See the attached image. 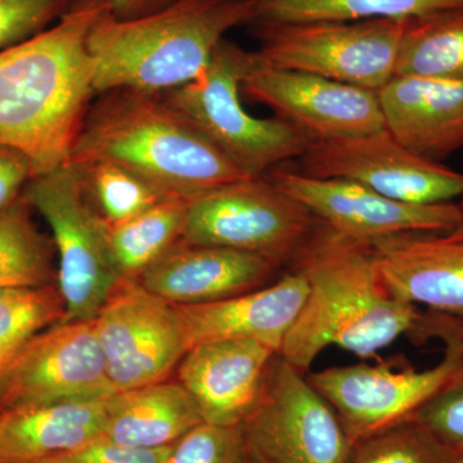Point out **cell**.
Instances as JSON below:
<instances>
[{
    "instance_id": "cell-32",
    "label": "cell",
    "mask_w": 463,
    "mask_h": 463,
    "mask_svg": "<svg viewBox=\"0 0 463 463\" xmlns=\"http://www.w3.org/2000/svg\"><path fill=\"white\" fill-rule=\"evenodd\" d=\"M441 443L463 455V376L439 392L414 417Z\"/></svg>"
},
{
    "instance_id": "cell-20",
    "label": "cell",
    "mask_w": 463,
    "mask_h": 463,
    "mask_svg": "<svg viewBox=\"0 0 463 463\" xmlns=\"http://www.w3.org/2000/svg\"><path fill=\"white\" fill-rule=\"evenodd\" d=\"M385 129L428 160H446L463 148V83L394 76L380 90Z\"/></svg>"
},
{
    "instance_id": "cell-9",
    "label": "cell",
    "mask_w": 463,
    "mask_h": 463,
    "mask_svg": "<svg viewBox=\"0 0 463 463\" xmlns=\"http://www.w3.org/2000/svg\"><path fill=\"white\" fill-rule=\"evenodd\" d=\"M318 222L265 176L188 197L181 242L250 252L288 267Z\"/></svg>"
},
{
    "instance_id": "cell-5",
    "label": "cell",
    "mask_w": 463,
    "mask_h": 463,
    "mask_svg": "<svg viewBox=\"0 0 463 463\" xmlns=\"http://www.w3.org/2000/svg\"><path fill=\"white\" fill-rule=\"evenodd\" d=\"M251 58L223 39L199 76L161 97L246 176H264L298 160L313 141L276 116L259 118L243 108L241 80Z\"/></svg>"
},
{
    "instance_id": "cell-21",
    "label": "cell",
    "mask_w": 463,
    "mask_h": 463,
    "mask_svg": "<svg viewBox=\"0 0 463 463\" xmlns=\"http://www.w3.org/2000/svg\"><path fill=\"white\" fill-rule=\"evenodd\" d=\"M105 407L102 440L120 446L172 447L203 422L190 392L173 379L116 392L106 399Z\"/></svg>"
},
{
    "instance_id": "cell-6",
    "label": "cell",
    "mask_w": 463,
    "mask_h": 463,
    "mask_svg": "<svg viewBox=\"0 0 463 463\" xmlns=\"http://www.w3.org/2000/svg\"><path fill=\"white\" fill-rule=\"evenodd\" d=\"M21 194L50 225L66 321H91L123 277L112 250L111 227L91 201L83 174L66 161L33 176Z\"/></svg>"
},
{
    "instance_id": "cell-18",
    "label": "cell",
    "mask_w": 463,
    "mask_h": 463,
    "mask_svg": "<svg viewBox=\"0 0 463 463\" xmlns=\"http://www.w3.org/2000/svg\"><path fill=\"white\" fill-rule=\"evenodd\" d=\"M373 248L395 298L463 321V234H403L377 241Z\"/></svg>"
},
{
    "instance_id": "cell-30",
    "label": "cell",
    "mask_w": 463,
    "mask_h": 463,
    "mask_svg": "<svg viewBox=\"0 0 463 463\" xmlns=\"http://www.w3.org/2000/svg\"><path fill=\"white\" fill-rule=\"evenodd\" d=\"M241 426L203 422L172 447L167 463H248Z\"/></svg>"
},
{
    "instance_id": "cell-22",
    "label": "cell",
    "mask_w": 463,
    "mask_h": 463,
    "mask_svg": "<svg viewBox=\"0 0 463 463\" xmlns=\"http://www.w3.org/2000/svg\"><path fill=\"white\" fill-rule=\"evenodd\" d=\"M106 399L0 413V463H30L102 440Z\"/></svg>"
},
{
    "instance_id": "cell-23",
    "label": "cell",
    "mask_w": 463,
    "mask_h": 463,
    "mask_svg": "<svg viewBox=\"0 0 463 463\" xmlns=\"http://www.w3.org/2000/svg\"><path fill=\"white\" fill-rule=\"evenodd\" d=\"M394 76L463 83V8L408 18Z\"/></svg>"
},
{
    "instance_id": "cell-14",
    "label": "cell",
    "mask_w": 463,
    "mask_h": 463,
    "mask_svg": "<svg viewBox=\"0 0 463 463\" xmlns=\"http://www.w3.org/2000/svg\"><path fill=\"white\" fill-rule=\"evenodd\" d=\"M241 93L313 142L385 130L376 90L276 69L261 62L257 52L241 80Z\"/></svg>"
},
{
    "instance_id": "cell-10",
    "label": "cell",
    "mask_w": 463,
    "mask_h": 463,
    "mask_svg": "<svg viewBox=\"0 0 463 463\" xmlns=\"http://www.w3.org/2000/svg\"><path fill=\"white\" fill-rule=\"evenodd\" d=\"M304 374L281 355L274 356L258 403L241 425L255 462H350L354 441Z\"/></svg>"
},
{
    "instance_id": "cell-35",
    "label": "cell",
    "mask_w": 463,
    "mask_h": 463,
    "mask_svg": "<svg viewBox=\"0 0 463 463\" xmlns=\"http://www.w3.org/2000/svg\"><path fill=\"white\" fill-rule=\"evenodd\" d=\"M109 14L118 20H133L155 14L179 0H108Z\"/></svg>"
},
{
    "instance_id": "cell-33",
    "label": "cell",
    "mask_w": 463,
    "mask_h": 463,
    "mask_svg": "<svg viewBox=\"0 0 463 463\" xmlns=\"http://www.w3.org/2000/svg\"><path fill=\"white\" fill-rule=\"evenodd\" d=\"M172 447L146 449L99 440L71 452L30 463H167Z\"/></svg>"
},
{
    "instance_id": "cell-27",
    "label": "cell",
    "mask_w": 463,
    "mask_h": 463,
    "mask_svg": "<svg viewBox=\"0 0 463 463\" xmlns=\"http://www.w3.org/2000/svg\"><path fill=\"white\" fill-rule=\"evenodd\" d=\"M83 174L91 201L109 227L124 223L167 199L156 184L130 167L109 160L72 161Z\"/></svg>"
},
{
    "instance_id": "cell-31",
    "label": "cell",
    "mask_w": 463,
    "mask_h": 463,
    "mask_svg": "<svg viewBox=\"0 0 463 463\" xmlns=\"http://www.w3.org/2000/svg\"><path fill=\"white\" fill-rule=\"evenodd\" d=\"M78 0H0V52L50 29Z\"/></svg>"
},
{
    "instance_id": "cell-16",
    "label": "cell",
    "mask_w": 463,
    "mask_h": 463,
    "mask_svg": "<svg viewBox=\"0 0 463 463\" xmlns=\"http://www.w3.org/2000/svg\"><path fill=\"white\" fill-rule=\"evenodd\" d=\"M277 354L257 341H205L183 356L176 380L196 402L203 422L241 426L257 405Z\"/></svg>"
},
{
    "instance_id": "cell-38",
    "label": "cell",
    "mask_w": 463,
    "mask_h": 463,
    "mask_svg": "<svg viewBox=\"0 0 463 463\" xmlns=\"http://www.w3.org/2000/svg\"><path fill=\"white\" fill-rule=\"evenodd\" d=\"M248 463H258V462H255V461H254V459L250 458V456H249V461H248Z\"/></svg>"
},
{
    "instance_id": "cell-1",
    "label": "cell",
    "mask_w": 463,
    "mask_h": 463,
    "mask_svg": "<svg viewBox=\"0 0 463 463\" xmlns=\"http://www.w3.org/2000/svg\"><path fill=\"white\" fill-rule=\"evenodd\" d=\"M307 297L279 355L306 373L330 346L370 358L407 335L435 337L439 313L399 300L381 277L373 243L317 222L288 264Z\"/></svg>"
},
{
    "instance_id": "cell-2",
    "label": "cell",
    "mask_w": 463,
    "mask_h": 463,
    "mask_svg": "<svg viewBox=\"0 0 463 463\" xmlns=\"http://www.w3.org/2000/svg\"><path fill=\"white\" fill-rule=\"evenodd\" d=\"M108 0H78L50 29L0 52V146L33 176L65 164L97 96L90 36Z\"/></svg>"
},
{
    "instance_id": "cell-8",
    "label": "cell",
    "mask_w": 463,
    "mask_h": 463,
    "mask_svg": "<svg viewBox=\"0 0 463 463\" xmlns=\"http://www.w3.org/2000/svg\"><path fill=\"white\" fill-rule=\"evenodd\" d=\"M405 20L254 23L259 60L276 69L380 90L394 78Z\"/></svg>"
},
{
    "instance_id": "cell-29",
    "label": "cell",
    "mask_w": 463,
    "mask_h": 463,
    "mask_svg": "<svg viewBox=\"0 0 463 463\" xmlns=\"http://www.w3.org/2000/svg\"><path fill=\"white\" fill-rule=\"evenodd\" d=\"M457 457L412 420L359 441L349 463H456Z\"/></svg>"
},
{
    "instance_id": "cell-25",
    "label": "cell",
    "mask_w": 463,
    "mask_h": 463,
    "mask_svg": "<svg viewBox=\"0 0 463 463\" xmlns=\"http://www.w3.org/2000/svg\"><path fill=\"white\" fill-rule=\"evenodd\" d=\"M187 197H167L111 227L116 264L123 279H138L182 241Z\"/></svg>"
},
{
    "instance_id": "cell-19",
    "label": "cell",
    "mask_w": 463,
    "mask_h": 463,
    "mask_svg": "<svg viewBox=\"0 0 463 463\" xmlns=\"http://www.w3.org/2000/svg\"><path fill=\"white\" fill-rule=\"evenodd\" d=\"M307 297V283L300 273L288 269L276 281L237 297L178 307L188 350L213 340L257 341L281 352Z\"/></svg>"
},
{
    "instance_id": "cell-24",
    "label": "cell",
    "mask_w": 463,
    "mask_h": 463,
    "mask_svg": "<svg viewBox=\"0 0 463 463\" xmlns=\"http://www.w3.org/2000/svg\"><path fill=\"white\" fill-rule=\"evenodd\" d=\"M249 3L254 14L251 24L405 20L463 8V0H249Z\"/></svg>"
},
{
    "instance_id": "cell-7",
    "label": "cell",
    "mask_w": 463,
    "mask_h": 463,
    "mask_svg": "<svg viewBox=\"0 0 463 463\" xmlns=\"http://www.w3.org/2000/svg\"><path fill=\"white\" fill-rule=\"evenodd\" d=\"M435 337L443 340L444 354L428 370L359 364L326 368L307 374V380L358 444L412 421L423 405L463 376V321L441 315Z\"/></svg>"
},
{
    "instance_id": "cell-11",
    "label": "cell",
    "mask_w": 463,
    "mask_h": 463,
    "mask_svg": "<svg viewBox=\"0 0 463 463\" xmlns=\"http://www.w3.org/2000/svg\"><path fill=\"white\" fill-rule=\"evenodd\" d=\"M114 392L93 319L57 323L0 364V413Z\"/></svg>"
},
{
    "instance_id": "cell-36",
    "label": "cell",
    "mask_w": 463,
    "mask_h": 463,
    "mask_svg": "<svg viewBox=\"0 0 463 463\" xmlns=\"http://www.w3.org/2000/svg\"><path fill=\"white\" fill-rule=\"evenodd\" d=\"M457 206H458L459 209V223L457 225V228L455 231L456 233L463 234V196L461 199H459L458 203H457Z\"/></svg>"
},
{
    "instance_id": "cell-12",
    "label": "cell",
    "mask_w": 463,
    "mask_h": 463,
    "mask_svg": "<svg viewBox=\"0 0 463 463\" xmlns=\"http://www.w3.org/2000/svg\"><path fill=\"white\" fill-rule=\"evenodd\" d=\"M93 321L115 392L172 379L188 352L178 307L134 279L116 286Z\"/></svg>"
},
{
    "instance_id": "cell-28",
    "label": "cell",
    "mask_w": 463,
    "mask_h": 463,
    "mask_svg": "<svg viewBox=\"0 0 463 463\" xmlns=\"http://www.w3.org/2000/svg\"><path fill=\"white\" fill-rule=\"evenodd\" d=\"M66 321L57 283L0 288V364L39 332Z\"/></svg>"
},
{
    "instance_id": "cell-17",
    "label": "cell",
    "mask_w": 463,
    "mask_h": 463,
    "mask_svg": "<svg viewBox=\"0 0 463 463\" xmlns=\"http://www.w3.org/2000/svg\"><path fill=\"white\" fill-rule=\"evenodd\" d=\"M281 269L260 255L179 242L134 281L173 306H199L264 288Z\"/></svg>"
},
{
    "instance_id": "cell-13",
    "label": "cell",
    "mask_w": 463,
    "mask_h": 463,
    "mask_svg": "<svg viewBox=\"0 0 463 463\" xmlns=\"http://www.w3.org/2000/svg\"><path fill=\"white\" fill-rule=\"evenodd\" d=\"M298 161L307 175L355 182L401 203L435 205L463 196V173L414 154L386 129L312 142Z\"/></svg>"
},
{
    "instance_id": "cell-3",
    "label": "cell",
    "mask_w": 463,
    "mask_h": 463,
    "mask_svg": "<svg viewBox=\"0 0 463 463\" xmlns=\"http://www.w3.org/2000/svg\"><path fill=\"white\" fill-rule=\"evenodd\" d=\"M109 160L169 196L192 197L251 178L237 169L161 97L114 90L93 100L67 161Z\"/></svg>"
},
{
    "instance_id": "cell-4",
    "label": "cell",
    "mask_w": 463,
    "mask_h": 463,
    "mask_svg": "<svg viewBox=\"0 0 463 463\" xmlns=\"http://www.w3.org/2000/svg\"><path fill=\"white\" fill-rule=\"evenodd\" d=\"M254 18L249 0H179L133 20L108 12L90 36L94 90L163 94L190 83L234 27Z\"/></svg>"
},
{
    "instance_id": "cell-26",
    "label": "cell",
    "mask_w": 463,
    "mask_h": 463,
    "mask_svg": "<svg viewBox=\"0 0 463 463\" xmlns=\"http://www.w3.org/2000/svg\"><path fill=\"white\" fill-rule=\"evenodd\" d=\"M52 237L33 219L23 194L0 213V288H36L57 283Z\"/></svg>"
},
{
    "instance_id": "cell-15",
    "label": "cell",
    "mask_w": 463,
    "mask_h": 463,
    "mask_svg": "<svg viewBox=\"0 0 463 463\" xmlns=\"http://www.w3.org/2000/svg\"><path fill=\"white\" fill-rule=\"evenodd\" d=\"M264 176L323 223L367 242L410 233H449L456 230L461 216L455 203H401L355 182L317 178L281 165Z\"/></svg>"
},
{
    "instance_id": "cell-37",
    "label": "cell",
    "mask_w": 463,
    "mask_h": 463,
    "mask_svg": "<svg viewBox=\"0 0 463 463\" xmlns=\"http://www.w3.org/2000/svg\"><path fill=\"white\" fill-rule=\"evenodd\" d=\"M456 463H463V455H459L458 457H457Z\"/></svg>"
},
{
    "instance_id": "cell-34",
    "label": "cell",
    "mask_w": 463,
    "mask_h": 463,
    "mask_svg": "<svg viewBox=\"0 0 463 463\" xmlns=\"http://www.w3.org/2000/svg\"><path fill=\"white\" fill-rule=\"evenodd\" d=\"M33 178L32 163L17 149L0 146V213L23 194Z\"/></svg>"
}]
</instances>
